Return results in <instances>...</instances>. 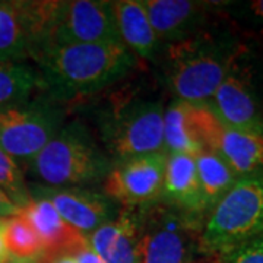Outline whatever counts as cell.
I'll use <instances>...</instances> for the list:
<instances>
[{"label":"cell","instance_id":"cell-1","mask_svg":"<svg viewBox=\"0 0 263 263\" xmlns=\"http://www.w3.org/2000/svg\"><path fill=\"white\" fill-rule=\"evenodd\" d=\"M41 95L59 104L94 95L120 82L139 60L123 43L48 44L37 50Z\"/></svg>","mask_w":263,"mask_h":263},{"label":"cell","instance_id":"cell-2","mask_svg":"<svg viewBox=\"0 0 263 263\" xmlns=\"http://www.w3.org/2000/svg\"><path fill=\"white\" fill-rule=\"evenodd\" d=\"M164 78L174 100L205 103L215 94L231 66L243 54L230 37L202 29L164 46Z\"/></svg>","mask_w":263,"mask_h":263},{"label":"cell","instance_id":"cell-3","mask_svg":"<svg viewBox=\"0 0 263 263\" xmlns=\"http://www.w3.org/2000/svg\"><path fill=\"white\" fill-rule=\"evenodd\" d=\"M113 165L89 129L79 122L63 124L47 145L29 161L37 184L76 187L104 181Z\"/></svg>","mask_w":263,"mask_h":263},{"label":"cell","instance_id":"cell-4","mask_svg":"<svg viewBox=\"0 0 263 263\" xmlns=\"http://www.w3.org/2000/svg\"><path fill=\"white\" fill-rule=\"evenodd\" d=\"M138 263H196L202 259L203 216L165 200L136 208Z\"/></svg>","mask_w":263,"mask_h":263},{"label":"cell","instance_id":"cell-5","mask_svg":"<svg viewBox=\"0 0 263 263\" xmlns=\"http://www.w3.org/2000/svg\"><path fill=\"white\" fill-rule=\"evenodd\" d=\"M164 104L141 97L113 100L98 119L100 139L113 162L164 151Z\"/></svg>","mask_w":263,"mask_h":263},{"label":"cell","instance_id":"cell-6","mask_svg":"<svg viewBox=\"0 0 263 263\" xmlns=\"http://www.w3.org/2000/svg\"><path fill=\"white\" fill-rule=\"evenodd\" d=\"M263 234V173L235 181L203 221V254H221Z\"/></svg>","mask_w":263,"mask_h":263},{"label":"cell","instance_id":"cell-7","mask_svg":"<svg viewBox=\"0 0 263 263\" xmlns=\"http://www.w3.org/2000/svg\"><path fill=\"white\" fill-rule=\"evenodd\" d=\"M62 104L40 94L24 104L0 107V149L28 165L65 122Z\"/></svg>","mask_w":263,"mask_h":263},{"label":"cell","instance_id":"cell-8","mask_svg":"<svg viewBox=\"0 0 263 263\" xmlns=\"http://www.w3.org/2000/svg\"><path fill=\"white\" fill-rule=\"evenodd\" d=\"M190 114L203 149L226 161L238 179L263 173V130L227 126L206 101L190 103Z\"/></svg>","mask_w":263,"mask_h":263},{"label":"cell","instance_id":"cell-9","mask_svg":"<svg viewBox=\"0 0 263 263\" xmlns=\"http://www.w3.org/2000/svg\"><path fill=\"white\" fill-rule=\"evenodd\" d=\"M92 43H122L111 2L56 0L43 46Z\"/></svg>","mask_w":263,"mask_h":263},{"label":"cell","instance_id":"cell-10","mask_svg":"<svg viewBox=\"0 0 263 263\" xmlns=\"http://www.w3.org/2000/svg\"><path fill=\"white\" fill-rule=\"evenodd\" d=\"M56 0L0 2V63H27L46 41Z\"/></svg>","mask_w":263,"mask_h":263},{"label":"cell","instance_id":"cell-11","mask_svg":"<svg viewBox=\"0 0 263 263\" xmlns=\"http://www.w3.org/2000/svg\"><path fill=\"white\" fill-rule=\"evenodd\" d=\"M167 154L157 152L113 162L104 193L123 208H141L162 199Z\"/></svg>","mask_w":263,"mask_h":263},{"label":"cell","instance_id":"cell-12","mask_svg":"<svg viewBox=\"0 0 263 263\" xmlns=\"http://www.w3.org/2000/svg\"><path fill=\"white\" fill-rule=\"evenodd\" d=\"M28 190L31 197H43L48 200L59 215L84 237L110 222L122 209L104 192H97L85 186L48 187L28 183Z\"/></svg>","mask_w":263,"mask_h":263},{"label":"cell","instance_id":"cell-13","mask_svg":"<svg viewBox=\"0 0 263 263\" xmlns=\"http://www.w3.org/2000/svg\"><path fill=\"white\" fill-rule=\"evenodd\" d=\"M241 56L235 60L215 94L206 103L227 126L263 130L260 101L252 75L241 63Z\"/></svg>","mask_w":263,"mask_h":263},{"label":"cell","instance_id":"cell-14","mask_svg":"<svg viewBox=\"0 0 263 263\" xmlns=\"http://www.w3.org/2000/svg\"><path fill=\"white\" fill-rule=\"evenodd\" d=\"M141 3L162 47L200 32L208 10L216 5L190 0H141Z\"/></svg>","mask_w":263,"mask_h":263},{"label":"cell","instance_id":"cell-15","mask_svg":"<svg viewBox=\"0 0 263 263\" xmlns=\"http://www.w3.org/2000/svg\"><path fill=\"white\" fill-rule=\"evenodd\" d=\"M85 241L105 263H138L136 208H122L114 219L85 235Z\"/></svg>","mask_w":263,"mask_h":263},{"label":"cell","instance_id":"cell-16","mask_svg":"<svg viewBox=\"0 0 263 263\" xmlns=\"http://www.w3.org/2000/svg\"><path fill=\"white\" fill-rule=\"evenodd\" d=\"M111 5L120 41L139 62H154L161 54L162 44L151 25L141 0H116Z\"/></svg>","mask_w":263,"mask_h":263},{"label":"cell","instance_id":"cell-17","mask_svg":"<svg viewBox=\"0 0 263 263\" xmlns=\"http://www.w3.org/2000/svg\"><path fill=\"white\" fill-rule=\"evenodd\" d=\"M21 212L28 218L43 243L44 253L41 257L69 254L85 241L84 235L69 226L43 197H31V202Z\"/></svg>","mask_w":263,"mask_h":263},{"label":"cell","instance_id":"cell-18","mask_svg":"<svg viewBox=\"0 0 263 263\" xmlns=\"http://www.w3.org/2000/svg\"><path fill=\"white\" fill-rule=\"evenodd\" d=\"M162 200L190 214L203 216L206 212L197 179L195 157L167 154Z\"/></svg>","mask_w":263,"mask_h":263},{"label":"cell","instance_id":"cell-19","mask_svg":"<svg viewBox=\"0 0 263 263\" xmlns=\"http://www.w3.org/2000/svg\"><path fill=\"white\" fill-rule=\"evenodd\" d=\"M164 151L165 154H180L196 157L203 149L197 138L190 103L174 100L164 111Z\"/></svg>","mask_w":263,"mask_h":263},{"label":"cell","instance_id":"cell-20","mask_svg":"<svg viewBox=\"0 0 263 263\" xmlns=\"http://www.w3.org/2000/svg\"><path fill=\"white\" fill-rule=\"evenodd\" d=\"M195 162L205 206L212 209L234 186L238 177L227 165L226 161L211 151H202L197 154Z\"/></svg>","mask_w":263,"mask_h":263},{"label":"cell","instance_id":"cell-21","mask_svg":"<svg viewBox=\"0 0 263 263\" xmlns=\"http://www.w3.org/2000/svg\"><path fill=\"white\" fill-rule=\"evenodd\" d=\"M41 94L37 69L28 63H0V107L24 104Z\"/></svg>","mask_w":263,"mask_h":263},{"label":"cell","instance_id":"cell-22","mask_svg":"<svg viewBox=\"0 0 263 263\" xmlns=\"http://www.w3.org/2000/svg\"><path fill=\"white\" fill-rule=\"evenodd\" d=\"M5 245L9 253V263H35L44 253L37 231L22 212L6 218Z\"/></svg>","mask_w":263,"mask_h":263},{"label":"cell","instance_id":"cell-23","mask_svg":"<svg viewBox=\"0 0 263 263\" xmlns=\"http://www.w3.org/2000/svg\"><path fill=\"white\" fill-rule=\"evenodd\" d=\"M0 190L22 211L31 202L28 183L16 161L0 149Z\"/></svg>","mask_w":263,"mask_h":263},{"label":"cell","instance_id":"cell-24","mask_svg":"<svg viewBox=\"0 0 263 263\" xmlns=\"http://www.w3.org/2000/svg\"><path fill=\"white\" fill-rule=\"evenodd\" d=\"M221 263H263V234L218 254Z\"/></svg>","mask_w":263,"mask_h":263},{"label":"cell","instance_id":"cell-25","mask_svg":"<svg viewBox=\"0 0 263 263\" xmlns=\"http://www.w3.org/2000/svg\"><path fill=\"white\" fill-rule=\"evenodd\" d=\"M235 10H238L240 18L249 21L253 24L257 29L263 31V0H252V2H243L235 3Z\"/></svg>","mask_w":263,"mask_h":263},{"label":"cell","instance_id":"cell-26","mask_svg":"<svg viewBox=\"0 0 263 263\" xmlns=\"http://www.w3.org/2000/svg\"><path fill=\"white\" fill-rule=\"evenodd\" d=\"M69 256L76 263H105L89 246L86 245V241H84L82 245H79L76 249H73L69 253Z\"/></svg>","mask_w":263,"mask_h":263},{"label":"cell","instance_id":"cell-27","mask_svg":"<svg viewBox=\"0 0 263 263\" xmlns=\"http://www.w3.org/2000/svg\"><path fill=\"white\" fill-rule=\"evenodd\" d=\"M19 212H21V211L10 202L9 197L6 196V195L0 190V219H5V218L16 215Z\"/></svg>","mask_w":263,"mask_h":263},{"label":"cell","instance_id":"cell-28","mask_svg":"<svg viewBox=\"0 0 263 263\" xmlns=\"http://www.w3.org/2000/svg\"><path fill=\"white\" fill-rule=\"evenodd\" d=\"M5 219H0V263H9L10 257L5 245Z\"/></svg>","mask_w":263,"mask_h":263},{"label":"cell","instance_id":"cell-29","mask_svg":"<svg viewBox=\"0 0 263 263\" xmlns=\"http://www.w3.org/2000/svg\"><path fill=\"white\" fill-rule=\"evenodd\" d=\"M35 263H76L69 254H59V256H48L40 257Z\"/></svg>","mask_w":263,"mask_h":263},{"label":"cell","instance_id":"cell-30","mask_svg":"<svg viewBox=\"0 0 263 263\" xmlns=\"http://www.w3.org/2000/svg\"><path fill=\"white\" fill-rule=\"evenodd\" d=\"M196 263H221V260H219L218 254H209V256H203L202 259H199Z\"/></svg>","mask_w":263,"mask_h":263}]
</instances>
